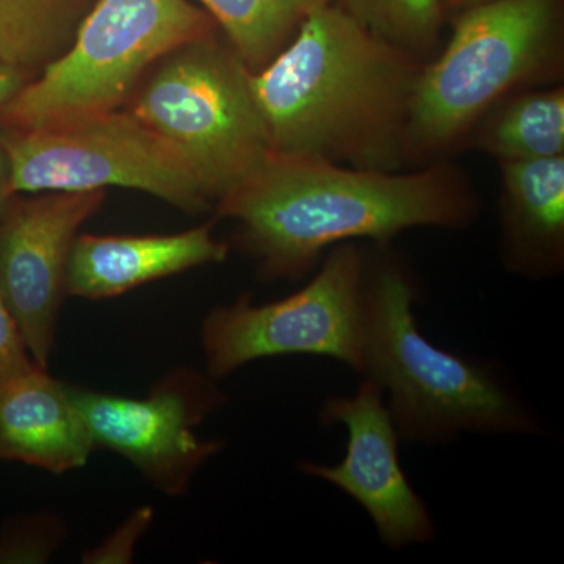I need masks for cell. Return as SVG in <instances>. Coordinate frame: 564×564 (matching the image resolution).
Instances as JSON below:
<instances>
[{
	"label": "cell",
	"mask_w": 564,
	"mask_h": 564,
	"mask_svg": "<svg viewBox=\"0 0 564 564\" xmlns=\"http://www.w3.org/2000/svg\"><path fill=\"white\" fill-rule=\"evenodd\" d=\"M251 73L265 68L328 0H199Z\"/></svg>",
	"instance_id": "obj_17"
},
{
	"label": "cell",
	"mask_w": 564,
	"mask_h": 564,
	"mask_svg": "<svg viewBox=\"0 0 564 564\" xmlns=\"http://www.w3.org/2000/svg\"><path fill=\"white\" fill-rule=\"evenodd\" d=\"M481 2H486V0H444V9L462 11Z\"/></svg>",
	"instance_id": "obj_22"
},
{
	"label": "cell",
	"mask_w": 564,
	"mask_h": 564,
	"mask_svg": "<svg viewBox=\"0 0 564 564\" xmlns=\"http://www.w3.org/2000/svg\"><path fill=\"white\" fill-rule=\"evenodd\" d=\"M417 284L388 245L366 256L361 375L388 395L400 441L434 445L464 433L543 432L540 421L499 370L437 347L419 328Z\"/></svg>",
	"instance_id": "obj_3"
},
{
	"label": "cell",
	"mask_w": 564,
	"mask_h": 564,
	"mask_svg": "<svg viewBox=\"0 0 564 564\" xmlns=\"http://www.w3.org/2000/svg\"><path fill=\"white\" fill-rule=\"evenodd\" d=\"M95 0H0V62L35 79L61 58Z\"/></svg>",
	"instance_id": "obj_16"
},
{
	"label": "cell",
	"mask_w": 564,
	"mask_h": 564,
	"mask_svg": "<svg viewBox=\"0 0 564 564\" xmlns=\"http://www.w3.org/2000/svg\"><path fill=\"white\" fill-rule=\"evenodd\" d=\"M229 247L215 239L212 225L169 236H91L82 234L70 248L66 295L106 300L207 263L228 258Z\"/></svg>",
	"instance_id": "obj_12"
},
{
	"label": "cell",
	"mask_w": 564,
	"mask_h": 564,
	"mask_svg": "<svg viewBox=\"0 0 564 564\" xmlns=\"http://www.w3.org/2000/svg\"><path fill=\"white\" fill-rule=\"evenodd\" d=\"M215 381L209 373L182 369L143 399L69 389L96 447L124 456L162 492L181 496L196 470L223 447L195 433L225 402Z\"/></svg>",
	"instance_id": "obj_9"
},
{
	"label": "cell",
	"mask_w": 564,
	"mask_h": 564,
	"mask_svg": "<svg viewBox=\"0 0 564 564\" xmlns=\"http://www.w3.org/2000/svg\"><path fill=\"white\" fill-rule=\"evenodd\" d=\"M104 196V191L17 195L0 217V295L33 361L44 369L54 350L66 295L70 248Z\"/></svg>",
	"instance_id": "obj_10"
},
{
	"label": "cell",
	"mask_w": 564,
	"mask_h": 564,
	"mask_svg": "<svg viewBox=\"0 0 564 564\" xmlns=\"http://www.w3.org/2000/svg\"><path fill=\"white\" fill-rule=\"evenodd\" d=\"M267 280L300 278L328 248L356 239L389 245L408 229H458L478 206L454 166L378 172L322 159L272 154L217 204Z\"/></svg>",
	"instance_id": "obj_2"
},
{
	"label": "cell",
	"mask_w": 564,
	"mask_h": 564,
	"mask_svg": "<svg viewBox=\"0 0 564 564\" xmlns=\"http://www.w3.org/2000/svg\"><path fill=\"white\" fill-rule=\"evenodd\" d=\"M466 141L500 163L564 155L563 87L507 96L480 118Z\"/></svg>",
	"instance_id": "obj_15"
},
{
	"label": "cell",
	"mask_w": 564,
	"mask_h": 564,
	"mask_svg": "<svg viewBox=\"0 0 564 564\" xmlns=\"http://www.w3.org/2000/svg\"><path fill=\"white\" fill-rule=\"evenodd\" d=\"M33 79L24 70L0 62V109L10 102Z\"/></svg>",
	"instance_id": "obj_20"
},
{
	"label": "cell",
	"mask_w": 564,
	"mask_h": 564,
	"mask_svg": "<svg viewBox=\"0 0 564 564\" xmlns=\"http://www.w3.org/2000/svg\"><path fill=\"white\" fill-rule=\"evenodd\" d=\"M423 66L332 0L315 7L288 46L251 73L272 154L403 172Z\"/></svg>",
	"instance_id": "obj_1"
},
{
	"label": "cell",
	"mask_w": 564,
	"mask_h": 564,
	"mask_svg": "<svg viewBox=\"0 0 564 564\" xmlns=\"http://www.w3.org/2000/svg\"><path fill=\"white\" fill-rule=\"evenodd\" d=\"M318 419L323 425L347 429V454L333 466L300 463V470L350 496L391 551L432 543L436 525L404 474L400 436L380 386L364 378L351 397H329Z\"/></svg>",
	"instance_id": "obj_11"
},
{
	"label": "cell",
	"mask_w": 564,
	"mask_h": 564,
	"mask_svg": "<svg viewBox=\"0 0 564 564\" xmlns=\"http://www.w3.org/2000/svg\"><path fill=\"white\" fill-rule=\"evenodd\" d=\"M250 77L214 33L155 63L122 109L172 143L218 204L272 155Z\"/></svg>",
	"instance_id": "obj_5"
},
{
	"label": "cell",
	"mask_w": 564,
	"mask_h": 564,
	"mask_svg": "<svg viewBox=\"0 0 564 564\" xmlns=\"http://www.w3.org/2000/svg\"><path fill=\"white\" fill-rule=\"evenodd\" d=\"M215 29L210 14L187 0H95L68 51L0 109V128L120 110L155 63Z\"/></svg>",
	"instance_id": "obj_6"
},
{
	"label": "cell",
	"mask_w": 564,
	"mask_h": 564,
	"mask_svg": "<svg viewBox=\"0 0 564 564\" xmlns=\"http://www.w3.org/2000/svg\"><path fill=\"white\" fill-rule=\"evenodd\" d=\"M0 143L13 195L124 187L191 214L214 204L181 152L124 109L43 128H0Z\"/></svg>",
	"instance_id": "obj_7"
},
{
	"label": "cell",
	"mask_w": 564,
	"mask_h": 564,
	"mask_svg": "<svg viewBox=\"0 0 564 564\" xmlns=\"http://www.w3.org/2000/svg\"><path fill=\"white\" fill-rule=\"evenodd\" d=\"M500 166L505 267L534 281L554 278L564 267V155Z\"/></svg>",
	"instance_id": "obj_14"
},
{
	"label": "cell",
	"mask_w": 564,
	"mask_h": 564,
	"mask_svg": "<svg viewBox=\"0 0 564 564\" xmlns=\"http://www.w3.org/2000/svg\"><path fill=\"white\" fill-rule=\"evenodd\" d=\"M562 66L558 0H486L462 10L447 47L415 84L411 162L454 150L496 104L558 77Z\"/></svg>",
	"instance_id": "obj_4"
},
{
	"label": "cell",
	"mask_w": 564,
	"mask_h": 564,
	"mask_svg": "<svg viewBox=\"0 0 564 564\" xmlns=\"http://www.w3.org/2000/svg\"><path fill=\"white\" fill-rule=\"evenodd\" d=\"M14 196L17 195H13L10 188L9 159H7L6 150H3L2 143H0V217H2L3 212L9 207Z\"/></svg>",
	"instance_id": "obj_21"
},
{
	"label": "cell",
	"mask_w": 564,
	"mask_h": 564,
	"mask_svg": "<svg viewBox=\"0 0 564 564\" xmlns=\"http://www.w3.org/2000/svg\"><path fill=\"white\" fill-rule=\"evenodd\" d=\"M35 366L39 364L33 361L20 326L0 295V383Z\"/></svg>",
	"instance_id": "obj_19"
},
{
	"label": "cell",
	"mask_w": 564,
	"mask_h": 564,
	"mask_svg": "<svg viewBox=\"0 0 564 564\" xmlns=\"http://www.w3.org/2000/svg\"><path fill=\"white\" fill-rule=\"evenodd\" d=\"M366 254L355 242L333 247L322 269L280 302L254 304L242 295L203 323L207 373L215 380L263 358L326 356L361 373Z\"/></svg>",
	"instance_id": "obj_8"
},
{
	"label": "cell",
	"mask_w": 564,
	"mask_h": 564,
	"mask_svg": "<svg viewBox=\"0 0 564 564\" xmlns=\"http://www.w3.org/2000/svg\"><path fill=\"white\" fill-rule=\"evenodd\" d=\"M96 445L69 384L35 366L0 383V462L52 474L87 464Z\"/></svg>",
	"instance_id": "obj_13"
},
{
	"label": "cell",
	"mask_w": 564,
	"mask_h": 564,
	"mask_svg": "<svg viewBox=\"0 0 564 564\" xmlns=\"http://www.w3.org/2000/svg\"><path fill=\"white\" fill-rule=\"evenodd\" d=\"M337 6L362 28L419 58L440 40L444 0H339Z\"/></svg>",
	"instance_id": "obj_18"
}]
</instances>
